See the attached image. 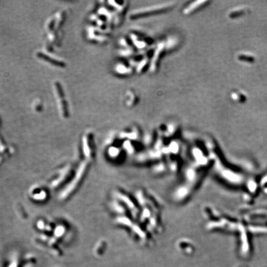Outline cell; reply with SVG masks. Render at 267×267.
<instances>
[{
    "instance_id": "2",
    "label": "cell",
    "mask_w": 267,
    "mask_h": 267,
    "mask_svg": "<svg viewBox=\"0 0 267 267\" xmlns=\"http://www.w3.org/2000/svg\"><path fill=\"white\" fill-rule=\"evenodd\" d=\"M174 5V2L172 1L156 4V5H154L153 6L142 8L133 11L130 13V16L131 19H137L138 17L148 16L150 14H155V13L166 11L167 10L171 8Z\"/></svg>"
},
{
    "instance_id": "3",
    "label": "cell",
    "mask_w": 267,
    "mask_h": 267,
    "mask_svg": "<svg viewBox=\"0 0 267 267\" xmlns=\"http://www.w3.org/2000/svg\"><path fill=\"white\" fill-rule=\"evenodd\" d=\"M207 3V1H197L194 2H192L190 4H189L187 7L184 8L183 11V12L184 14H189L192 12H194L197 10V8H200L203 6V3Z\"/></svg>"
},
{
    "instance_id": "1",
    "label": "cell",
    "mask_w": 267,
    "mask_h": 267,
    "mask_svg": "<svg viewBox=\"0 0 267 267\" xmlns=\"http://www.w3.org/2000/svg\"><path fill=\"white\" fill-rule=\"evenodd\" d=\"M208 160L204 154L203 149L194 147L191 152L189 163L187 164L181 181L176 187L173 197L177 202L184 200L194 191L202 179L203 170L208 165Z\"/></svg>"
}]
</instances>
